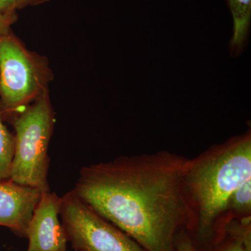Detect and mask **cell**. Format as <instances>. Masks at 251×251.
Listing matches in <instances>:
<instances>
[{
	"label": "cell",
	"instance_id": "1",
	"mask_svg": "<svg viewBox=\"0 0 251 251\" xmlns=\"http://www.w3.org/2000/svg\"><path fill=\"white\" fill-rule=\"evenodd\" d=\"M188 160L168 151L119 156L83 167L72 191L145 251H177L188 219Z\"/></svg>",
	"mask_w": 251,
	"mask_h": 251
},
{
	"label": "cell",
	"instance_id": "2",
	"mask_svg": "<svg viewBox=\"0 0 251 251\" xmlns=\"http://www.w3.org/2000/svg\"><path fill=\"white\" fill-rule=\"evenodd\" d=\"M251 179L250 129L188 158L183 175L186 230L198 251H209L217 243L218 227L229 197Z\"/></svg>",
	"mask_w": 251,
	"mask_h": 251
},
{
	"label": "cell",
	"instance_id": "3",
	"mask_svg": "<svg viewBox=\"0 0 251 251\" xmlns=\"http://www.w3.org/2000/svg\"><path fill=\"white\" fill-rule=\"evenodd\" d=\"M54 122L49 92L15 115V149L10 179L43 193L50 191L48 151Z\"/></svg>",
	"mask_w": 251,
	"mask_h": 251
},
{
	"label": "cell",
	"instance_id": "4",
	"mask_svg": "<svg viewBox=\"0 0 251 251\" xmlns=\"http://www.w3.org/2000/svg\"><path fill=\"white\" fill-rule=\"evenodd\" d=\"M52 73L46 57L28 50L14 34L0 38V108L18 113L49 92Z\"/></svg>",
	"mask_w": 251,
	"mask_h": 251
},
{
	"label": "cell",
	"instance_id": "5",
	"mask_svg": "<svg viewBox=\"0 0 251 251\" xmlns=\"http://www.w3.org/2000/svg\"><path fill=\"white\" fill-rule=\"evenodd\" d=\"M59 216L68 242L75 251H145L72 191L62 196Z\"/></svg>",
	"mask_w": 251,
	"mask_h": 251
},
{
	"label": "cell",
	"instance_id": "6",
	"mask_svg": "<svg viewBox=\"0 0 251 251\" xmlns=\"http://www.w3.org/2000/svg\"><path fill=\"white\" fill-rule=\"evenodd\" d=\"M62 197L44 192L29 221L27 251H68L67 237L60 216Z\"/></svg>",
	"mask_w": 251,
	"mask_h": 251
},
{
	"label": "cell",
	"instance_id": "7",
	"mask_svg": "<svg viewBox=\"0 0 251 251\" xmlns=\"http://www.w3.org/2000/svg\"><path fill=\"white\" fill-rule=\"evenodd\" d=\"M43 192L10 179L0 181V226L26 237L29 221Z\"/></svg>",
	"mask_w": 251,
	"mask_h": 251
},
{
	"label": "cell",
	"instance_id": "8",
	"mask_svg": "<svg viewBox=\"0 0 251 251\" xmlns=\"http://www.w3.org/2000/svg\"><path fill=\"white\" fill-rule=\"evenodd\" d=\"M232 18L233 35L229 43L230 54L237 57L247 45L250 29L251 0H226Z\"/></svg>",
	"mask_w": 251,
	"mask_h": 251
},
{
	"label": "cell",
	"instance_id": "9",
	"mask_svg": "<svg viewBox=\"0 0 251 251\" xmlns=\"http://www.w3.org/2000/svg\"><path fill=\"white\" fill-rule=\"evenodd\" d=\"M251 216V179L241 185L231 195L226 209L220 221L218 227L217 235L223 225L227 220L231 219H241V218Z\"/></svg>",
	"mask_w": 251,
	"mask_h": 251
},
{
	"label": "cell",
	"instance_id": "10",
	"mask_svg": "<svg viewBox=\"0 0 251 251\" xmlns=\"http://www.w3.org/2000/svg\"><path fill=\"white\" fill-rule=\"evenodd\" d=\"M14 149V135L10 133L3 124L0 108V181L9 179Z\"/></svg>",
	"mask_w": 251,
	"mask_h": 251
},
{
	"label": "cell",
	"instance_id": "11",
	"mask_svg": "<svg viewBox=\"0 0 251 251\" xmlns=\"http://www.w3.org/2000/svg\"><path fill=\"white\" fill-rule=\"evenodd\" d=\"M221 236L222 239L226 236L242 243L251 251V216L227 220L223 225Z\"/></svg>",
	"mask_w": 251,
	"mask_h": 251
},
{
	"label": "cell",
	"instance_id": "12",
	"mask_svg": "<svg viewBox=\"0 0 251 251\" xmlns=\"http://www.w3.org/2000/svg\"><path fill=\"white\" fill-rule=\"evenodd\" d=\"M50 0H0V13L6 15H16V11L27 6H36Z\"/></svg>",
	"mask_w": 251,
	"mask_h": 251
},
{
	"label": "cell",
	"instance_id": "13",
	"mask_svg": "<svg viewBox=\"0 0 251 251\" xmlns=\"http://www.w3.org/2000/svg\"><path fill=\"white\" fill-rule=\"evenodd\" d=\"M209 251H248L242 243L227 237H224Z\"/></svg>",
	"mask_w": 251,
	"mask_h": 251
},
{
	"label": "cell",
	"instance_id": "14",
	"mask_svg": "<svg viewBox=\"0 0 251 251\" xmlns=\"http://www.w3.org/2000/svg\"><path fill=\"white\" fill-rule=\"evenodd\" d=\"M176 248L177 251H198L186 229L181 231L176 236Z\"/></svg>",
	"mask_w": 251,
	"mask_h": 251
},
{
	"label": "cell",
	"instance_id": "15",
	"mask_svg": "<svg viewBox=\"0 0 251 251\" xmlns=\"http://www.w3.org/2000/svg\"><path fill=\"white\" fill-rule=\"evenodd\" d=\"M16 21V15H6L0 13V38L11 33V25Z\"/></svg>",
	"mask_w": 251,
	"mask_h": 251
}]
</instances>
